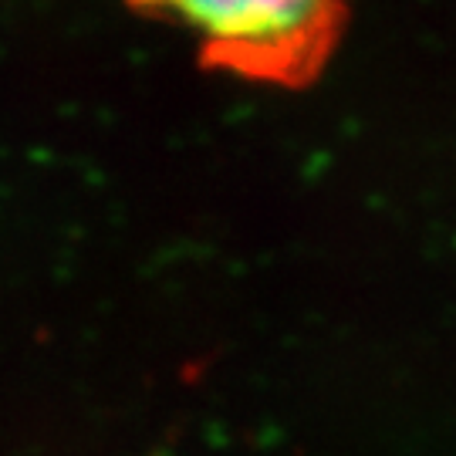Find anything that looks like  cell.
<instances>
[{
  "label": "cell",
  "mask_w": 456,
  "mask_h": 456,
  "mask_svg": "<svg viewBox=\"0 0 456 456\" xmlns=\"http://www.w3.org/2000/svg\"><path fill=\"white\" fill-rule=\"evenodd\" d=\"M196 41L200 61L233 78L308 88L348 24V0H126Z\"/></svg>",
  "instance_id": "cell-1"
}]
</instances>
